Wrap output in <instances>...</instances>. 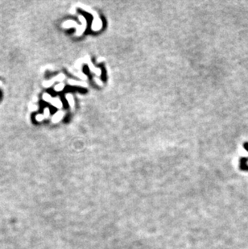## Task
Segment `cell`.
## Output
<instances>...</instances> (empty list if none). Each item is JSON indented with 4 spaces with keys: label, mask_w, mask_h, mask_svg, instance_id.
<instances>
[{
    "label": "cell",
    "mask_w": 248,
    "mask_h": 249,
    "mask_svg": "<svg viewBox=\"0 0 248 249\" xmlns=\"http://www.w3.org/2000/svg\"><path fill=\"white\" fill-rule=\"evenodd\" d=\"M43 98L46 101L51 102L53 106H56V107H61V102H60V101L59 100V98H52L50 95L46 94L45 93V94H44Z\"/></svg>",
    "instance_id": "obj_1"
},
{
    "label": "cell",
    "mask_w": 248,
    "mask_h": 249,
    "mask_svg": "<svg viewBox=\"0 0 248 249\" xmlns=\"http://www.w3.org/2000/svg\"><path fill=\"white\" fill-rule=\"evenodd\" d=\"M63 86H64L63 85H61V86H60V85H58V86H56V90H57V91H59L60 89L61 90V89L63 88Z\"/></svg>",
    "instance_id": "obj_2"
},
{
    "label": "cell",
    "mask_w": 248,
    "mask_h": 249,
    "mask_svg": "<svg viewBox=\"0 0 248 249\" xmlns=\"http://www.w3.org/2000/svg\"><path fill=\"white\" fill-rule=\"evenodd\" d=\"M244 148L246 149V150H247L248 151V142H246L244 144Z\"/></svg>",
    "instance_id": "obj_3"
}]
</instances>
